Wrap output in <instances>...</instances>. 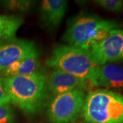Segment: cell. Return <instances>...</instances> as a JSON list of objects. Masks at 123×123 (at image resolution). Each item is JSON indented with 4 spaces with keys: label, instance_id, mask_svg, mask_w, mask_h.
Returning <instances> with one entry per match:
<instances>
[{
    "label": "cell",
    "instance_id": "cell-16",
    "mask_svg": "<svg viewBox=\"0 0 123 123\" xmlns=\"http://www.w3.org/2000/svg\"><path fill=\"white\" fill-rule=\"evenodd\" d=\"M10 103V99L6 92L3 79L0 77V105L8 104Z\"/></svg>",
    "mask_w": 123,
    "mask_h": 123
},
{
    "label": "cell",
    "instance_id": "cell-12",
    "mask_svg": "<svg viewBox=\"0 0 123 123\" xmlns=\"http://www.w3.org/2000/svg\"><path fill=\"white\" fill-rule=\"evenodd\" d=\"M23 18L14 14H0V43L16 38Z\"/></svg>",
    "mask_w": 123,
    "mask_h": 123
},
{
    "label": "cell",
    "instance_id": "cell-7",
    "mask_svg": "<svg viewBox=\"0 0 123 123\" xmlns=\"http://www.w3.org/2000/svg\"><path fill=\"white\" fill-rule=\"evenodd\" d=\"M36 44L31 40L14 38L0 43V72L26 57L39 56Z\"/></svg>",
    "mask_w": 123,
    "mask_h": 123
},
{
    "label": "cell",
    "instance_id": "cell-11",
    "mask_svg": "<svg viewBox=\"0 0 123 123\" xmlns=\"http://www.w3.org/2000/svg\"><path fill=\"white\" fill-rule=\"evenodd\" d=\"M43 73L39 56L26 57L11 64L0 72V77L26 76Z\"/></svg>",
    "mask_w": 123,
    "mask_h": 123
},
{
    "label": "cell",
    "instance_id": "cell-10",
    "mask_svg": "<svg viewBox=\"0 0 123 123\" xmlns=\"http://www.w3.org/2000/svg\"><path fill=\"white\" fill-rule=\"evenodd\" d=\"M93 86L116 90L123 89V67L114 63L98 66Z\"/></svg>",
    "mask_w": 123,
    "mask_h": 123
},
{
    "label": "cell",
    "instance_id": "cell-18",
    "mask_svg": "<svg viewBox=\"0 0 123 123\" xmlns=\"http://www.w3.org/2000/svg\"></svg>",
    "mask_w": 123,
    "mask_h": 123
},
{
    "label": "cell",
    "instance_id": "cell-8",
    "mask_svg": "<svg viewBox=\"0 0 123 123\" xmlns=\"http://www.w3.org/2000/svg\"><path fill=\"white\" fill-rule=\"evenodd\" d=\"M49 93L54 96L70 92L76 89L91 88L90 84L82 79L64 71L53 69L47 79Z\"/></svg>",
    "mask_w": 123,
    "mask_h": 123
},
{
    "label": "cell",
    "instance_id": "cell-6",
    "mask_svg": "<svg viewBox=\"0 0 123 123\" xmlns=\"http://www.w3.org/2000/svg\"><path fill=\"white\" fill-rule=\"evenodd\" d=\"M88 51L98 66L122 60L123 29L111 30L104 39L94 45Z\"/></svg>",
    "mask_w": 123,
    "mask_h": 123
},
{
    "label": "cell",
    "instance_id": "cell-2",
    "mask_svg": "<svg viewBox=\"0 0 123 123\" xmlns=\"http://www.w3.org/2000/svg\"><path fill=\"white\" fill-rule=\"evenodd\" d=\"M118 27V23L114 21L103 19L94 14H84L70 21L63 40L68 45L89 51Z\"/></svg>",
    "mask_w": 123,
    "mask_h": 123
},
{
    "label": "cell",
    "instance_id": "cell-13",
    "mask_svg": "<svg viewBox=\"0 0 123 123\" xmlns=\"http://www.w3.org/2000/svg\"><path fill=\"white\" fill-rule=\"evenodd\" d=\"M34 4V1L28 0L18 1H8L5 3L6 8L16 12H27L29 11Z\"/></svg>",
    "mask_w": 123,
    "mask_h": 123
},
{
    "label": "cell",
    "instance_id": "cell-15",
    "mask_svg": "<svg viewBox=\"0 0 123 123\" xmlns=\"http://www.w3.org/2000/svg\"><path fill=\"white\" fill-rule=\"evenodd\" d=\"M0 123H16V116L10 104L0 105Z\"/></svg>",
    "mask_w": 123,
    "mask_h": 123
},
{
    "label": "cell",
    "instance_id": "cell-5",
    "mask_svg": "<svg viewBox=\"0 0 123 123\" xmlns=\"http://www.w3.org/2000/svg\"><path fill=\"white\" fill-rule=\"evenodd\" d=\"M85 97L79 89L55 96L47 105V120L49 123H73L81 114Z\"/></svg>",
    "mask_w": 123,
    "mask_h": 123
},
{
    "label": "cell",
    "instance_id": "cell-1",
    "mask_svg": "<svg viewBox=\"0 0 123 123\" xmlns=\"http://www.w3.org/2000/svg\"><path fill=\"white\" fill-rule=\"evenodd\" d=\"M1 78L10 103L27 116L39 114L47 105L49 93L47 86V76L44 73Z\"/></svg>",
    "mask_w": 123,
    "mask_h": 123
},
{
    "label": "cell",
    "instance_id": "cell-17",
    "mask_svg": "<svg viewBox=\"0 0 123 123\" xmlns=\"http://www.w3.org/2000/svg\"><path fill=\"white\" fill-rule=\"evenodd\" d=\"M88 123V122H86V121H85V120H84V121H83V122H79V123Z\"/></svg>",
    "mask_w": 123,
    "mask_h": 123
},
{
    "label": "cell",
    "instance_id": "cell-9",
    "mask_svg": "<svg viewBox=\"0 0 123 123\" xmlns=\"http://www.w3.org/2000/svg\"><path fill=\"white\" fill-rule=\"evenodd\" d=\"M66 0H43L40 6V19L45 27L56 29L62 22L67 11Z\"/></svg>",
    "mask_w": 123,
    "mask_h": 123
},
{
    "label": "cell",
    "instance_id": "cell-14",
    "mask_svg": "<svg viewBox=\"0 0 123 123\" xmlns=\"http://www.w3.org/2000/svg\"><path fill=\"white\" fill-rule=\"evenodd\" d=\"M94 2L109 11L120 12L123 10V0H96Z\"/></svg>",
    "mask_w": 123,
    "mask_h": 123
},
{
    "label": "cell",
    "instance_id": "cell-4",
    "mask_svg": "<svg viewBox=\"0 0 123 123\" xmlns=\"http://www.w3.org/2000/svg\"><path fill=\"white\" fill-rule=\"evenodd\" d=\"M81 116L89 123H123V95L105 89L85 97Z\"/></svg>",
    "mask_w": 123,
    "mask_h": 123
},
{
    "label": "cell",
    "instance_id": "cell-3",
    "mask_svg": "<svg viewBox=\"0 0 123 123\" xmlns=\"http://www.w3.org/2000/svg\"><path fill=\"white\" fill-rule=\"evenodd\" d=\"M53 69L62 70L74 75L93 88L98 66L93 61L88 51L68 44L56 46L45 62Z\"/></svg>",
    "mask_w": 123,
    "mask_h": 123
}]
</instances>
